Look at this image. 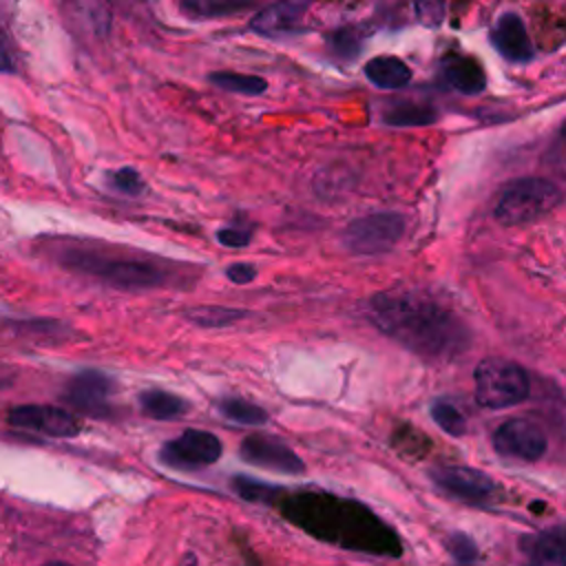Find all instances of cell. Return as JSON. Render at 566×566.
<instances>
[{
  "mask_svg": "<svg viewBox=\"0 0 566 566\" xmlns=\"http://www.w3.org/2000/svg\"><path fill=\"white\" fill-rule=\"evenodd\" d=\"M475 400L484 409H506L528 398L531 380L522 365L504 358H484L473 369Z\"/></svg>",
  "mask_w": 566,
  "mask_h": 566,
  "instance_id": "5",
  "label": "cell"
},
{
  "mask_svg": "<svg viewBox=\"0 0 566 566\" xmlns=\"http://www.w3.org/2000/svg\"><path fill=\"white\" fill-rule=\"evenodd\" d=\"M442 77L453 91L462 95H478L486 86V75L482 66L473 57L464 55H449L442 62Z\"/></svg>",
  "mask_w": 566,
  "mask_h": 566,
  "instance_id": "16",
  "label": "cell"
},
{
  "mask_svg": "<svg viewBox=\"0 0 566 566\" xmlns=\"http://www.w3.org/2000/svg\"><path fill=\"white\" fill-rule=\"evenodd\" d=\"M139 409L155 420H177L190 407L177 394H170L166 389H146L139 394Z\"/></svg>",
  "mask_w": 566,
  "mask_h": 566,
  "instance_id": "18",
  "label": "cell"
},
{
  "mask_svg": "<svg viewBox=\"0 0 566 566\" xmlns=\"http://www.w3.org/2000/svg\"><path fill=\"white\" fill-rule=\"evenodd\" d=\"M256 0H181L179 7L190 18H226L241 11H248Z\"/></svg>",
  "mask_w": 566,
  "mask_h": 566,
  "instance_id": "19",
  "label": "cell"
},
{
  "mask_svg": "<svg viewBox=\"0 0 566 566\" xmlns=\"http://www.w3.org/2000/svg\"><path fill=\"white\" fill-rule=\"evenodd\" d=\"M329 46L336 55H345V57H352L358 53L360 49V38L354 29H338L329 35Z\"/></svg>",
  "mask_w": 566,
  "mask_h": 566,
  "instance_id": "28",
  "label": "cell"
},
{
  "mask_svg": "<svg viewBox=\"0 0 566 566\" xmlns=\"http://www.w3.org/2000/svg\"><path fill=\"white\" fill-rule=\"evenodd\" d=\"M562 190L542 177H524L509 184L495 208L493 217L502 226H524L546 217L562 203Z\"/></svg>",
  "mask_w": 566,
  "mask_h": 566,
  "instance_id": "4",
  "label": "cell"
},
{
  "mask_svg": "<svg viewBox=\"0 0 566 566\" xmlns=\"http://www.w3.org/2000/svg\"><path fill=\"white\" fill-rule=\"evenodd\" d=\"M159 458L164 464L177 469L208 467L221 458V440L203 429H186L181 436L161 444Z\"/></svg>",
  "mask_w": 566,
  "mask_h": 566,
  "instance_id": "9",
  "label": "cell"
},
{
  "mask_svg": "<svg viewBox=\"0 0 566 566\" xmlns=\"http://www.w3.org/2000/svg\"><path fill=\"white\" fill-rule=\"evenodd\" d=\"M418 18L427 27H438L444 15V0H413Z\"/></svg>",
  "mask_w": 566,
  "mask_h": 566,
  "instance_id": "29",
  "label": "cell"
},
{
  "mask_svg": "<svg viewBox=\"0 0 566 566\" xmlns=\"http://www.w3.org/2000/svg\"><path fill=\"white\" fill-rule=\"evenodd\" d=\"M562 137L566 139V122H564V126H562Z\"/></svg>",
  "mask_w": 566,
  "mask_h": 566,
  "instance_id": "35",
  "label": "cell"
},
{
  "mask_svg": "<svg viewBox=\"0 0 566 566\" xmlns=\"http://www.w3.org/2000/svg\"><path fill=\"white\" fill-rule=\"evenodd\" d=\"M239 455L252 467H261L279 473L296 475L305 471V462L283 440L265 433L245 436L239 444Z\"/></svg>",
  "mask_w": 566,
  "mask_h": 566,
  "instance_id": "12",
  "label": "cell"
},
{
  "mask_svg": "<svg viewBox=\"0 0 566 566\" xmlns=\"http://www.w3.org/2000/svg\"><path fill=\"white\" fill-rule=\"evenodd\" d=\"M407 221L400 212H371L354 219L343 230V245L358 256L389 252L405 234Z\"/></svg>",
  "mask_w": 566,
  "mask_h": 566,
  "instance_id": "6",
  "label": "cell"
},
{
  "mask_svg": "<svg viewBox=\"0 0 566 566\" xmlns=\"http://www.w3.org/2000/svg\"><path fill=\"white\" fill-rule=\"evenodd\" d=\"M60 263L115 290H150L166 283V272L157 263L144 259L108 256L95 250L73 248L60 254Z\"/></svg>",
  "mask_w": 566,
  "mask_h": 566,
  "instance_id": "3",
  "label": "cell"
},
{
  "mask_svg": "<svg viewBox=\"0 0 566 566\" xmlns=\"http://www.w3.org/2000/svg\"><path fill=\"white\" fill-rule=\"evenodd\" d=\"M491 44L509 62H531L535 55L531 35L517 13H502L491 29Z\"/></svg>",
  "mask_w": 566,
  "mask_h": 566,
  "instance_id": "13",
  "label": "cell"
},
{
  "mask_svg": "<svg viewBox=\"0 0 566 566\" xmlns=\"http://www.w3.org/2000/svg\"><path fill=\"white\" fill-rule=\"evenodd\" d=\"M248 312L241 307H223V305H201V307H192L186 312V318L197 325V327H206V329H214V327H228L241 318H245Z\"/></svg>",
  "mask_w": 566,
  "mask_h": 566,
  "instance_id": "21",
  "label": "cell"
},
{
  "mask_svg": "<svg viewBox=\"0 0 566 566\" xmlns=\"http://www.w3.org/2000/svg\"><path fill=\"white\" fill-rule=\"evenodd\" d=\"M429 478L438 489L471 506H493L502 500V486L471 467H433Z\"/></svg>",
  "mask_w": 566,
  "mask_h": 566,
  "instance_id": "7",
  "label": "cell"
},
{
  "mask_svg": "<svg viewBox=\"0 0 566 566\" xmlns=\"http://www.w3.org/2000/svg\"><path fill=\"white\" fill-rule=\"evenodd\" d=\"M217 411L226 420L243 427H261L268 422V411L243 398H221L217 400Z\"/></svg>",
  "mask_w": 566,
  "mask_h": 566,
  "instance_id": "20",
  "label": "cell"
},
{
  "mask_svg": "<svg viewBox=\"0 0 566 566\" xmlns=\"http://www.w3.org/2000/svg\"><path fill=\"white\" fill-rule=\"evenodd\" d=\"M429 413H431V420H433L444 433H449V436H453V438H460V436L467 433V418L462 416V411H460L455 405H451V402H447V400H436V402L431 405Z\"/></svg>",
  "mask_w": 566,
  "mask_h": 566,
  "instance_id": "25",
  "label": "cell"
},
{
  "mask_svg": "<svg viewBox=\"0 0 566 566\" xmlns=\"http://www.w3.org/2000/svg\"><path fill=\"white\" fill-rule=\"evenodd\" d=\"M7 418L18 429L51 438H73L80 433V420L71 411L53 405H18L9 409Z\"/></svg>",
  "mask_w": 566,
  "mask_h": 566,
  "instance_id": "11",
  "label": "cell"
},
{
  "mask_svg": "<svg viewBox=\"0 0 566 566\" xmlns=\"http://www.w3.org/2000/svg\"><path fill=\"white\" fill-rule=\"evenodd\" d=\"M312 0H279L263 7L250 22V27L263 38H281L301 31V22Z\"/></svg>",
  "mask_w": 566,
  "mask_h": 566,
  "instance_id": "14",
  "label": "cell"
},
{
  "mask_svg": "<svg viewBox=\"0 0 566 566\" xmlns=\"http://www.w3.org/2000/svg\"><path fill=\"white\" fill-rule=\"evenodd\" d=\"M208 82L221 91H230V93H239V95H261L268 88L265 77L250 75V73H232V71L210 73Z\"/></svg>",
  "mask_w": 566,
  "mask_h": 566,
  "instance_id": "22",
  "label": "cell"
},
{
  "mask_svg": "<svg viewBox=\"0 0 566 566\" xmlns=\"http://www.w3.org/2000/svg\"><path fill=\"white\" fill-rule=\"evenodd\" d=\"M281 513L312 537L378 557H400L398 533L385 524L369 506L325 491L283 493Z\"/></svg>",
  "mask_w": 566,
  "mask_h": 566,
  "instance_id": "2",
  "label": "cell"
},
{
  "mask_svg": "<svg viewBox=\"0 0 566 566\" xmlns=\"http://www.w3.org/2000/svg\"><path fill=\"white\" fill-rule=\"evenodd\" d=\"M11 71H13V55H11L7 35L0 29V73H11Z\"/></svg>",
  "mask_w": 566,
  "mask_h": 566,
  "instance_id": "32",
  "label": "cell"
},
{
  "mask_svg": "<svg viewBox=\"0 0 566 566\" xmlns=\"http://www.w3.org/2000/svg\"><path fill=\"white\" fill-rule=\"evenodd\" d=\"M250 239H252V230L243 226H226L217 232V241L226 248H243L250 243Z\"/></svg>",
  "mask_w": 566,
  "mask_h": 566,
  "instance_id": "30",
  "label": "cell"
},
{
  "mask_svg": "<svg viewBox=\"0 0 566 566\" xmlns=\"http://www.w3.org/2000/svg\"><path fill=\"white\" fill-rule=\"evenodd\" d=\"M520 551L528 566H566V522L522 535Z\"/></svg>",
  "mask_w": 566,
  "mask_h": 566,
  "instance_id": "15",
  "label": "cell"
},
{
  "mask_svg": "<svg viewBox=\"0 0 566 566\" xmlns=\"http://www.w3.org/2000/svg\"><path fill=\"white\" fill-rule=\"evenodd\" d=\"M382 122L391 126H422L436 122V113L424 104L391 102L382 113Z\"/></svg>",
  "mask_w": 566,
  "mask_h": 566,
  "instance_id": "23",
  "label": "cell"
},
{
  "mask_svg": "<svg viewBox=\"0 0 566 566\" xmlns=\"http://www.w3.org/2000/svg\"><path fill=\"white\" fill-rule=\"evenodd\" d=\"M232 491L243 497L245 502H254V504H276L279 497H283V491L268 484V482H259L245 475H237L232 478Z\"/></svg>",
  "mask_w": 566,
  "mask_h": 566,
  "instance_id": "24",
  "label": "cell"
},
{
  "mask_svg": "<svg viewBox=\"0 0 566 566\" xmlns=\"http://www.w3.org/2000/svg\"><path fill=\"white\" fill-rule=\"evenodd\" d=\"M226 276H228L232 283H237V285H245V283H252V281L256 279V268L250 265V263H241V261H239V263L228 265Z\"/></svg>",
  "mask_w": 566,
  "mask_h": 566,
  "instance_id": "31",
  "label": "cell"
},
{
  "mask_svg": "<svg viewBox=\"0 0 566 566\" xmlns=\"http://www.w3.org/2000/svg\"><path fill=\"white\" fill-rule=\"evenodd\" d=\"M115 391V380L97 369H84L75 374L64 391V402L71 405L75 411L106 418L111 413L108 396Z\"/></svg>",
  "mask_w": 566,
  "mask_h": 566,
  "instance_id": "10",
  "label": "cell"
},
{
  "mask_svg": "<svg viewBox=\"0 0 566 566\" xmlns=\"http://www.w3.org/2000/svg\"><path fill=\"white\" fill-rule=\"evenodd\" d=\"M493 449L513 460L535 462L548 449L546 431L531 418H511L504 420L491 436Z\"/></svg>",
  "mask_w": 566,
  "mask_h": 566,
  "instance_id": "8",
  "label": "cell"
},
{
  "mask_svg": "<svg viewBox=\"0 0 566 566\" xmlns=\"http://www.w3.org/2000/svg\"><path fill=\"white\" fill-rule=\"evenodd\" d=\"M367 80L378 88H402L411 80V69L394 55H378L365 64Z\"/></svg>",
  "mask_w": 566,
  "mask_h": 566,
  "instance_id": "17",
  "label": "cell"
},
{
  "mask_svg": "<svg viewBox=\"0 0 566 566\" xmlns=\"http://www.w3.org/2000/svg\"><path fill=\"white\" fill-rule=\"evenodd\" d=\"M181 566H197V557L192 553H188L184 559H181Z\"/></svg>",
  "mask_w": 566,
  "mask_h": 566,
  "instance_id": "33",
  "label": "cell"
},
{
  "mask_svg": "<svg viewBox=\"0 0 566 566\" xmlns=\"http://www.w3.org/2000/svg\"><path fill=\"white\" fill-rule=\"evenodd\" d=\"M367 314L385 336L431 363H449L471 347V329L462 316L424 292H378L369 298Z\"/></svg>",
  "mask_w": 566,
  "mask_h": 566,
  "instance_id": "1",
  "label": "cell"
},
{
  "mask_svg": "<svg viewBox=\"0 0 566 566\" xmlns=\"http://www.w3.org/2000/svg\"><path fill=\"white\" fill-rule=\"evenodd\" d=\"M44 566H71V564H66V562H46Z\"/></svg>",
  "mask_w": 566,
  "mask_h": 566,
  "instance_id": "34",
  "label": "cell"
},
{
  "mask_svg": "<svg viewBox=\"0 0 566 566\" xmlns=\"http://www.w3.org/2000/svg\"><path fill=\"white\" fill-rule=\"evenodd\" d=\"M108 186L119 192V195H128V197H137L144 190V179L135 168H117L113 172H108L106 177Z\"/></svg>",
  "mask_w": 566,
  "mask_h": 566,
  "instance_id": "27",
  "label": "cell"
},
{
  "mask_svg": "<svg viewBox=\"0 0 566 566\" xmlns=\"http://www.w3.org/2000/svg\"><path fill=\"white\" fill-rule=\"evenodd\" d=\"M453 566H480V548L467 533H451L444 542Z\"/></svg>",
  "mask_w": 566,
  "mask_h": 566,
  "instance_id": "26",
  "label": "cell"
}]
</instances>
